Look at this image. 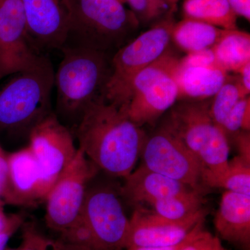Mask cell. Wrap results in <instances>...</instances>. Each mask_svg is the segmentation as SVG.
Here are the masks:
<instances>
[{
  "label": "cell",
  "mask_w": 250,
  "mask_h": 250,
  "mask_svg": "<svg viewBox=\"0 0 250 250\" xmlns=\"http://www.w3.org/2000/svg\"><path fill=\"white\" fill-rule=\"evenodd\" d=\"M75 135L79 148L99 170L125 179L134 170L147 139L130 120L126 106L108 103L104 96L83 112Z\"/></svg>",
  "instance_id": "cell-1"
},
{
  "label": "cell",
  "mask_w": 250,
  "mask_h": 250,
  "mask_svg": "<svg viewBox=\"0 0 250 250\" xmlns=\"http://www.w3.org/2000/svg\"><path fill=\"white\" fill-rule=\"evenodd\" d=\"M61 50L63 57L54 73L57 106L76 125L90 104L104 96L111 59L108 54L79 46L65 45Z\"/></svg>",
  "instance_id": "cell-2"
},
{
  "label": "cell",
  "mask_w": 250,
  "mask_h": 250,
  "mask_svg": "<svg viewBox=\"0 0 250 250\" xmlns=\"http://www.w3.org/2000/svg\"><path fill=\"white\" fill-rule=\"evenodd\" d=\"M54 73L50 59L41 55L32 66L15 74L0 88V133L29 135L52 113Z\"/></svg>",
  "instance_id": "cell-3"
},
{
  "label": "cell",
  "mask_w": 250,
  "mask_h": 250,
  "mask_svg": "<svg viewBox=\"0 0 250 250\" xmlns=\"http://www.w3.org/2000/svg\"><path fill=\"white\" fill-rule=\"evenodd\" d=\"M123 4L120 0H73L71 25L65 45L108 54L121 48L139 24L134 13Z\"/></svg>",
  "instance_id": "cell-4"
},
{
  "label": "cell",
  "mask_w": 250,
  "mask_h": 250,
  "mask_svg": "<svg viewBox=\"0 0 250 250\" xmlns=\"http://www.w3.org/2000/svg\"><path fill=\"white\" fill-rule=\"evenodd\" d=\"M210 103L184 102L167 115L164 126L194 154L205 168H218L229 161V141L223 128L212 119Z\"/></svg>",
  "instance_id": "cell-5"
},
{
  "label": "cell",
  "mask_w": 250,
  "mask_h": 250,
  "mask_svg": "<svg viewBox=\"0 0 250 250\" xmlns=\"http://www.w3.org/2000/svg\"><path fill=\"white\" fill-rule=\"evenodd\" d=\"M174 24L172 14H169L115 52L111 58V75L104 93L106 101L117 106H127L133 81L167 51Z\"/></svg>",
  "instance_id": "cell-6"
},
{
  "label": "cell",
  "mask_w": 250,
  "mask_h": 250,
  "mask_svg": "<svg viewBox=\"0 0 250 250\" xmlns=\"http://www.w3.org/2000/svg\"><path fill=\"white\" fill-rule=\"evenodd\" d=\"M179 68V59L167 50L136 75L126 107L133 123L150 124L172 107L178 100Z\"/></svg>",
  "instance_id": "cell-7"
},
{
  "label": "cell",
  "mask_w": 250,
  "mask_h": 250,
  "mask_svg": "<svg viewBox=\"0 0 250 250\" xmlns=\"http://www.w3.org/2000/svg\"><path fill=\"white\" fill-rule=\"evenodd\" d=\"M98 170L78 148L73 160L46 195L45 221L49 229L60 233L76 223Z\"/></svg>",
  "instance_id": "cell-8"
},
{
  "label": "cell",
  "mask_w": 250,
  "mask_h": 250,
  "mask_svg": "<svg viewBox=\"0 0 250 250\" xmlns=\"http://www.w3.org/2000/svg\"><path fill=\"white\" fill-rule=\"evenodd\" d=\"M28 136V146L40 168L45 200L51 188L73 160L78 148L70 130L53 113L34 126Z\"/></svg>",
  "instance_id": "cell-9"
},
{
  "label": "cell",
  "mask_w": 250,
  "mask_h": 250,
  "mask_svg": "<svg viewBox=\"0 0 250 250\" xmlns=\"http://www.w3.org/2000/svg\"><path fill=\"white\" fill-rule=\"evenodd\" d=\"M141 156L143 165L150 170L205 192L202 182L203 165L168 130L160 129L147 138Z\"/></svg>",
  "instance_id": "cell-10"
},
{
  "label": "cell",
  "mask_w": 250,
  "mask_h": 250,
  "mask_svg": "<svg viewBox=\"0 0 250 250\" xmlns=\"http://www.w3.org/2000/svg\"><path fill=\"white\" fill-rule=\"evenodd\" d=\"M81 215L89 228L97 250H125L129 219L113 189L89 187Z\"/></svg>",
  "instance_id": "cell-11"
},
{
  "label": "cell",
  "mask_w": 250,
  "mask_h": 250,
  "mask_svg": "<svg viewBox=\"0 0 250 250\" xmlns=\"http://www.w3.org/2000/svg\"><path fill=\"white\" fill-rule=\"evenodd\" d=\"M28 39L38 54L62 49L71 25L73 0H22Z\"/></svg>",
  "instance_id": "cell-12"
},
{
  "label": "cell",
  "mask_w": 250,
  "mask_h": 250,
  "mask_svg": "<svg viewBox=\"0 0 250 250\" xmlns=\"http://www.w3.org/2000/svg\"><path fill=\"white\" fill-rule=\"evenodd\" d=\"M41 55L28 39L22 0H0V79L27 70Z\"/></svg>",
  "instance_id": "cell-13"
},
{
  "label": "cell",
  "mask_w": 250,
  "mask_h": 250,
  "mask_svg": "<svg viewBox=\"0 0 250 250\" xmlns=\"http://www.w3.org/2000/svg\"><path fill=\"white\" fill-rule=\"evenodd\" d=\"M207 214L208 210L203 208L188 218L172 220L162 218L142 207H136L129 219L126 248L179 244L187 239L200 223L205 221Z\"/></svg>",
  "instance_id": "cell-14"
},
{
  "label": "cell",
  "mask_w": 250,
  "mask_h": 250,
  "mask_svg": "<svg viewBox=\"0 0 250 250\" xmlns=\"http://www.w3.org/2000/svg\"><path fill=\"white\" fill-rule=\"evenodd\" d=\"M7 161L5 205L26 207L44 200L40 168L29 146L7 154Z\"/></svg>",
  "instance_id": "cell-15"
},
{
  "label": "cell",
  "mask_w": 250,
  "mask_h": 250,
  "mask_svg": "<svg viewBox=\"0 0 250 250\" xmlns=\"http://www.w3.org/2000/svg\"><path fill=\"white\" fill-rule=\"evenodd\" d=\"M196 190L187 184L174 180L141 165L125 178L121 194L129 203L141 207L153 202ZM201 192V191H200Z\"/></svg>",
  "instance_id": "cell-16"
},
{
  "label": "cell",
  "mask_w": 250,
  "mask_h": 250,
  "mask_svg": "<svg viewBox=\"0 0 250 250\" xmlns=\"http://www.w3.org/2000/svg\"><path fill=\"white\" fill-rule=\"evenodd\" d=\"M213 223L221 238L250 250V195L225 190Z\"/></svg>",
  "instance_id": "cell-17"
},
{
  "label": "cell",
  "mask_w": 250,
  "mask_h": 250,
  "mask_svg": "<svg viewBox=\"0 0 250 250\" xmlns=\"http://www.w3.org/2000/svg\"><path fill=\"white\" fill-rule=\"evenodd\" d=\"M228 73L220 67H179L178 100L204 101L214 96L228 80Z\"/></svg>",
  "instance_id": "cell-18"
},
{
  "label": "cell",
  "mask_w": 250,
  "mask_h": 250,
  "mask_svg": "<svg viewBox=\"0 0 250 250\" xmlns=\"http://www.w3.org/2000/svg\"><path fill=\"white\" fill-rule=\"evenodd\" d=\"M202 182L206 188L250 195V163L237 155L218 168H204Z\"/></svg>",
  "instance_id": "cell-19"
},
{
  "label": "cell",
  "mask_w": 250,
  "mask_h": 250,
  "mask_svg": "<svg viewBox=\"0 0 250 250\" xmlns=\"http://www.w3.org/2000/svg\"><path fill=\"white\" fill-rule=\"evenodd\" d=\"M227 31L201 21L184 18L174 24L172 39L181 49L190 53L211 48Z\"/></svg>",
  "instance_id": "cell-20"
},
{
  "label": "cell",
  "mask_w": 250,
  "mask_h": 250,
  "mask_svg": "<svg viewBox=\"0 0 250 250\" xmlns=\"http://www.w3.org/2000/svg\"><path fill=\"white\" fill-rule=\"evenodd\" d=\"M211 49L219 66L238 73L250 62V34L238 29L228 30Z\"/></svg>",
  "instance_id": "cell-21"
},
{
  "label": "cell",
  "mask_w": 250,
  "mask_h": 250,
  "mask_svg": "<svg viewBox=\"0 0 250 250\" xmlns=\"http://www.w3.org/2000/svg\"><path fill=\"white\" fill-rule=\"evenodd\" d=\"M184 18L195 20L226 30H236L238 16L228 0H184Z\"/></svg>",
  "instance_id": "cell-22"
},
{
  "label": "cell",
  "mask_w": 250,
  "mask_h": 250,
  "mask_svg": "<svg viewBox=\"0 0 250 250\" xmlns=\"http://www.w3.org/2000/svg\"><path fill=\"white\" fill-rule=\"evenodd\" d=\"M205 192L192 190L182 195L161 199L153 202L152 211L162 218L172 220H183L205 208Z\"/></svg>",
  "instance_id": "cell-23"
},
{
  "label": "cell",
  "mask_w": 250,
  "mask_h": 250,
  "mask_svg": "<svg viewBox=\"0 0 250 250\" xmlns=\"http://www.w3.org/2000/svg\"><path fill=\"white\" fill-rule=\"evenodd\" d=\"M247 96L249 95H246L239 80L230 81L228 78L210 103V116L215 124L223 128L236 104Z\"/></svg>",
  "instance_id": "cell-24"
},
{
  "label": "cell",
  "mask_w": 250,
  "mask_h": 250,
  "mask_svg": "<svg viewBox=\"0 0 250 250\" xmlns=\"http://www.w3.org/2000/svg\"><path fill=\"white\" fill-rule=\"evenodd\" d=\"M21 250H67L58 239L54 240L41 233L35 224L24 223Z\"/></svg>",
  "instance_id": "cell-25"
},
{
  "label": "cell",
  "mask_w": 250,
  "mask_h": 250,
  "mask_svg": "<svg viewBox=\"0 0 250 250\" xmlns=\"http://www.w3.org/2000/svg\"><path fill=\"white\" fill-rule=\"evenodd\" d=\"M223 129L228 139L241 131L250 130V96L241 99L229 115L223 125Z\"/></svg>",
  "instance_id": "cell-26"
},
{
  "label": "cell",
  "mask_w": 250,
  "mask_h": 250,
  "mask_svg": "<svg viewBox=\"0 0 250 250\" xmlns=\"http://www.w3.org/2000/svg\"><path fill=\"white\" fill-rule=\"evenodd\" d=\"M130 5L138 19L149 22L164 14L167 6H163L155 0H125Z\"/></svg>",
  "instance_id": "cell-27"
},
{
  "label": "cell",
  "mask_w": 250,
  "mask_h": 250,
  "mask_svg": "<svg viewBox=\"0 0 250 250\" xmlns=\"http://www.w3.org/2000/svg\"><path fill=\"white\" fill-rule=\"evenodd\" d=\"M220 67L215 60L211 48L188 53L184 58L179 59V67Z\"/></svg>",
  "instance_id": "cell-28"
},
{
  "label": "cell",
  "mask_w": 250,
  "mask_h": 250,
  "mask_svg": "<svg viewBox=\"0 0 250 250\" xmlns=\"http://www.w3.org/2000/svg\"><path fill=\"white\" fill-rule=\"evenodd\" d=\"M220 242L218 237L213 236L204 228L182 250H213Z\"/></svg>",
  "instance_id": "cell-29"
},
{
  "label": "cell",
  "mask_w": 250,
  "mask_h": 250,
  "mask_svg": "<svg viewBox=\"0 0 250 250\" xmlns=\"http://www.w3.org/2000/svg\"><path fill=\"white\" fill-rule=\"evenodd\" d=\"M24 221V217L22 214L16 213L9 215V221L5 228L0 231V250H6L10 238L18 229L22 228Z\"/></svg>",
  "instance_id": "cell-30"
},
{
  "label": "cell",
  "mask_w": 250,
  "mask_h": 250,
  "mask_svg": "<svg viewBox=\"0 0 250 250\" xmlns=\"http://www.w3.org/2000/svg\"><path fill=\"white\" fill-rule=\"evenodd\" d=\"M238 155L247 162L250 163V131H241L233 136Z\"/></svg>",
  "instance_id": "cell-31"
},
{
  "label": "cell",
  "mask_w": 250,
  "mask_h": 250,
  "mask_svg": "<svg viewBox=\"0 0 250 250\" xmlns=\"http://www.w3.org/2000/svg\"><path fill=\"white\" fill-rule=\"evenodd\" d=\"M204 223H200L198 226L195 228V229L192 231L191 234L190 235L187 239L184 240L183 242L181 243H179L177 245H174L172 246H166V247H136V246H130L126 248V250H182V248H184L186 245L188 243L190 240L195 236L196 233H198L200 230L204 229Z\"/></svg>",
  "instance_id": "cell-32"
},
{
  "label": "cell",
  "mask_w": 250,
  "mask_h": 250,
  "mask_svg": "<svg viewBox=\"0 0 250 250\" xmlns=\"http://www.w3.org/2000/svg\"><path fill=\"white\" fill-rule=\"evenodd\" d=\"M8 180L7 153L0 148V200H2L6 192Z\"/></svg>",
  "instance_id": "cell-33"
},
{
  "label": "cell",
  "mask_w": 250,
  "mask_h": 250,
  "mask_svg": "<svg viewBox=\"0 0 250 250\" xmlns=\"http://www.w3.org/2000/svg\"><path fill=\"white\" fill-rule=\"evenodd\" d=\"M237 16L250 21V0H228Z\"/></svg>",
  "instance_id": "cell-34"
},
{
  "label": "cell",
  "mask_w": 250,
  "mask_h": 250,
  "mask_svg": "<svg viewBox=\"0 0 250 250\" xmlns=\"http://www.w3.org/2000/svg\"><path fill=\"white\" fill-rule=\"evenodd\" d=\"M238 73L241 75L239 80L242 86L246 92V95H249L250 93V62L245 65Z\"/></svg>",
  "instance_id": "cell-35"
},
{
  "label": "cell",
  "mask_w": 250,
  "mask_h": 250,
  "mask_svg": "<svg viewBox=\"0 0 250 250\" xmlns=\"http://www.w3.org/2000/svg\"><path fill=\"white\" fill-rule=\"evenodd\" d=\"M4 202L0 200V231L5 228L9 221V215L5 214L4 213Z\"/></svg>",
  "instance_id": "cell-36"
},
{
  "label": "cell",
  "mask_w": 250,
  "mask_h": 250,
  "mask_svg": "<svg viewBox=\"0 0 250 250\" xmlns=\"http://www.w3.org/2000/svg\"><path fill=\"white\" fill-rule=\"evenodd\" d=\"M167 5H170L172 10H174L176 7L177 3L178 2L179 0H165Z\"/></svg>",
  "instance_id": "cell-37"
},
{
  "label": "cell",
  "mask_w": 250,
  "mask_h": 250,
  "mask_svg": "<svg viewBox=\"0 0 250 250\" xmlns=\"http://www.w3.org/2000/svg\"><path fill=\"white\" fill-rule=\"evenodd\" d=\"M213 250H229L228 249H226V248H224L223 246H222L221 242H220V243H218V245H217V246L215 247L214 249Z\"/></svg>",
  "instance_id": "cell-38"
},
{
  "label": "cell",
  "mask_w": 250,
  "mask_h": 250,
  "mask_svg": "<svg viewBox=\"0 0 250 250\" xmlns=\"http://www.w3.org/2000/svg\"><path fill=\"white\" fill-rule=\"evenodd\" d=\"M156 1H157L159 4L163 5V6H167V4L166 3L165 0H155Z\"/></svg>",
  "instance_id": "cell-39"
},
{
  "label": "cell",
  "mask_w": 250,
  "mask_h": 250,
  "mask_svg": "<svg viewBox=\"0 0 250 250\" xmlns=\"http://www.w3.org/2000/svg\"><path fill=\"white\" fill-rule=\"evenodd\" d=\"M20 250V248H18V249H11V248H6V250Z\"/></svg>",
  "instance_id": "cell-40"
},
{
  "label": "cell",
  "mask_w": 250,
  "mask_h": 250,
  "mask_svg": "<svg viewBox=\"0 0 250 250\" xmlns=\"http://www.w3.org/2000/svg\"><path fill=\"white\" fill-rule=\"evenodd\" d=\"M120 1H122V2H123V3H125V0H120Z\"/></svg>",
  "instance_id": "cell-41"
},
{
  "label": "cell",
  "mask_w": 250,
  "mask_h": 250,
  "mask_svg": "<svg viewBox=\"0 0 250 250\" xmlns=\"http://www.w3.org/2000/svg\"><path fill=\"white\" fill-rule=\"evenodd\" d=\"M0 148H1V146H0Z\"/></svg>",
  "instance_id": "cell-42"
}]
</instances>
